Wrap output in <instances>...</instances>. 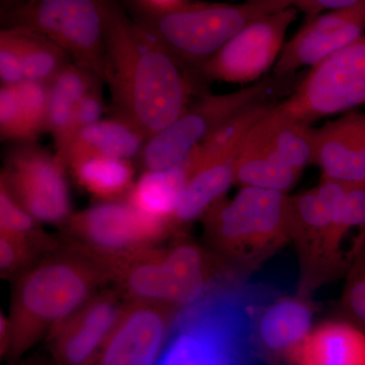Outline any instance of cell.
<instances>
[{
  "mask_svg": "<svg viewBox=\"0 0 365 365\" xmlns=\"http://www.w3.org/2000/svg\"><path fill=\"white\" fill-rule=\"evenodd\" d=\"M309 295L272 294L255 309L252 334L259 356L287 365L313 331Z\"/></svg>",
  "mask_w": 365,
  "mask_h": 365,
  "instance_id": "cell-16",
  "label": "cell"
},
{
  "mask_svg": "<svg viewBox=\"0 0 365 365\" xmlns=\"http://www.w3.org/2000/svg\"><path fill=\"white\" fill-rule=\"evenodd\" d=\"M71 168L81 187L104 200L129 193L134 185V169L129 160L93 157L79 160Z\"/></svg>",
  "mask_w": 365,
  "mask_h": 365,
  "instance_id": "cell-27",
  "label": "cell"
},
{
  "mask_svg": "<svg viewBox=\"0 0 365 365\" xmlns=\"http://www.w3.org/2000/svg\"><path fill=\"white\" fill-rule=\"evenodd\" d=\"M280 104L307 123L365 104V34L312 67L294 93Z\"/></svg>",
  "mask_w": 365,
  "mask_h": 365,
  "instance_id": "cell-10",
  "label": "cell"
},
{
  "mask_svg": "<svg viewBox=\"0 0 365 365\" xmlns=\"http://www.w3.org/2000/svg\"><path fill=\"white\" fill-rule=\"evenodd\" d=\"M101 81H96L91 90L86 93L85 97L81 98L78 104L76 105L73 115H72L71 127L67 133L66 143L62 146L61 150L57 151V153H61L81 131L100 121L103 110H104Z\"/></svg>",
  "mask_w": 365,
  "mask_h": 365,
  "instance_id": "cell-34",
  "label": "cell"
},
{
  "mask_svg": "<svg viewBox=\"0 0 365 365\" xmlns=\"http://www.w3.org/2000/svg\"><path fill=\"white\" fill-rule=\"evenodd\" d=\"M56 250L57 242L41 230L31 234L0 232V275L4 279L19 278Z\"/></svg>",
  "mask_w": 365,
  "mask_h": 365,
  "instance_id": "cell-29",
  "label": "cell"
},
{
  "mask_svg": "<svg viewBox=\"0 0 365 365\" xmlns=\"http://www.w3.org/2000/svg\"><path fill=\"white\" fill-rule=\"evenodd\" d=\"M71 244L98 252L153 247L173 227L144 215L128 201L105 202L69 216Z\"/></svg>",
  "mask_w": 365,
  "mask_h": 365,
  "instance_id": "cell-14",
  "label": "cell"
},
{
  "mask_svg": "<svg viewBox=\"0 0 365 365\" xmlns=\"http://www.w3.org/2000/svg\"><path fill=\"white\" fill-rule=\"evenodd\" d=\"M144 140L145 137L133 125L114 117L88 127L56 155L66 168L93 157L129 160L143 150Z\"/></svg>",
  "mask_w": 365,
  "mask_h": 365,
  "instance_id": "cell-22",
  "label": "cell"
},
{
  "mask_svg": "<svg viewBox=\"0 0 365 365\" xmlns=\"http://www.w3.org/2000/svg\"><path fill=\"white\" fill-rule=\"evenodd\" d=\"M40 228L38 222L0 180V232L31 234Z\"/></svg>",
  "mask_w": 365,
  "mask_h": 365,
  "instance_id": "cell-33",
  "label": "cell"
},
{
  "mask_svg": "<svg viewBox=\"0 0 365 365\" xmlns=\"http://www.w3.org/2000/svg\"><path fill=\"white\" fill-rule=\"evenodd\" d=\"M0 135L2 140H35L21 111L16 86H2L0 88Z\"/></svg>",
  "mask_w": 365,
  "mask_h": 365,
  "instance_id": "cell-32",
  "label": "cell"
},
{
  "mask_svg": "<svg viewBox=\"0 0 365 365\" xmlns=\"http://www.w3.org/2000/svg\"><path fill=\"white\" fill-rule=\"evenodd\" d=\"M73 246L97 262L108 281L116 285L126 300L165 302V249L153 246L98 252Z\"/></svg>",
  "mask_w": 365,
  "mask_h": 365,
  "instance_id": "cell-18",
  "label": "cell"
},
{
  "mask_svg": "<svg viewBox=\"0 0 365 365\" xmlns=\"http://www.w3.org/2000/svg\"><path fill=\"white\" fill-rule=\"evenodd\" d=\"M97 81L102 79L73 62L67 64L48 83L49 102L46 131L54 138L57 151L66 143L76 105Z\"/></svg>",
  "mask_w": 365,
  "mask_h": 365,
  "instance_id": "cell-25",
  "label": "cell"
},
{
  "mask_svg": "<svg viewBox=\"0 0 365 365\" xmlns=\"http://www.w3.org/2000/svg\"><path fill=\"white\" fill-rule=\"evenodd\" d=\"M187 179L188 172L184 162L170 170H146L134 182L126 201L144 215L169 222L173 227V215Z\"/></svg>",
  "mask_w": 365,
  "mask_h": 365,
  "instance_id": "cell-26",
  "label": "cell"
},
{
  "mask_svg": "<svg viewBox=\"0 0 365 365\" xmlns=\"http://www.w3.org/2000/svg\"><path fill=\"white\" fill-rule=\"evenodd\" d=\"M122 307L118 294L98 292L50 332L58 365H91L116 324Z\"/></svg>",
  "mask_w": 365,
  "mask_h": 365,
  "instance_id": "cell-17",
  "label": "cell"
},
{
  "mask_svg": "<svg viewBox=\"0 0 365 365\" xmlns=\"http://www.w3.org/2000/svg\"><path fill=\"white\" fill-rule=\"evenodd\" d=\"M108 282L97 262L73 245L46 256L14 285L7 354L28 351Z\"/></svg>",
  "mask_w": 365,
  "mask_h": 365,
  "instance_id": "cell-3",
  "label": "cell"
},
{
  "mask_svg": "<svg viewBox=\"0 0 365 365\" xmlns=\"http://www.w3.org/2000/svg\"><path fill=\"white\" fill-rule=\"evenodd\" d=\"M6 28L44 36L104 81L105 25L100 0H24L6 11Z\"/></svg>",
  "mask_w": 365,
  "mask_h": 365,
  "instance_id": "cell-7",
  "label": "cell"
},
{
  "mask_svg": "<svg viewBox=\"0 0 365 365\" xmlns=\"http://www.w3.org/2000/svg\"><path fill=\"white\" fill-rule=\"evenodd\" d=\"M0 79L2 86H18L25 81L18 46L7 28L0 32Z\"/></svg>",
  "mask_w": 365,
  "mask_h": 365,
  "instance_id": "cell-35",
  "label": "cell"
},
{
  "mask_svg": "<svg viewBox=\"0 0 365 365\" xmlns=\"http://www.w3.org/2000/svg\"><path fill=\"white\" fill-rule=\"evenodd\" d=\"M275 79L266 78L222 95H207L187 107L167 128L148 139L141 150L146 170L173 169L228 122L267 102Z\"/></svg>",
  "mask_w": 365,
  "mask_h": 365,
  "instance_id": "cell-9",
  "label": "cell"
},
{
  "mask_svg": "<svg viewBox=\"0 0 365 365\" xmlns=\"http://www.w3.org/2000/svg\"><path fill=\"white\" fill-rule=\"evenodd\" d=\"M203 216L215 256L242 279L290 242L292 206L287 192L242 187L234 198L222 199Z\"/></svg>",
  "mask_w": 365,
  "mask_h": 365,
  "instance_id": "cell-4",
  "label": "cell"
},
{
  "mask_svg": "<svg viewBox=\"0 0 365 365\" xmlns=\"http://www.w3.org/2000/svg\"><path fill=\"white\" fill-rule=\"evenodd\" d=\"M163 268L165 302L179 309L195 304L230 274L215 255L185 242L165 249Z\"/></svg>",
  "mask_w": 365,
  "mask_h": 365,
  "instance_id": "cell-20",
  "label": "cell"
},
{
  "mask_svg": "<svg viewBox=\"0 0 365 365\" xmlns=\"http://www.w3.org/2000/svg\"><path fill=\"white\" fill-rule=\"evenodd\" d=\"M297 18L294 7L255 21L201 66L206 78L230 83L257 81L277 61L287 29Z\"/></svg>",
  "mask_w": 365,
  "mask_h": 365,
  "instance_id": "cell-12",
  "label": "cell"
},
{
  "mask_svg": "<svg viewBox=\"0 0 365 365\" xmlns=\"http://www.w3.org/2000/svg\"><path fill=\"white\" fill-rule=\"evenodd\" d=\"M11 29L18 46L25 81L49 83L71 63L68 54L44 36L23 29Z\"/></svg>",
  "mask_w": 365,
  "mask_h": 365,
  "instance_id": "cell-28",
  "label": "cell"
},
{
  "mask_svg": "<svg viewBox=\"0 0 365 365\" xmlns=\"http://www.w3.org/2000/svg\"><path fill=\"white\" fill-rule=\"evenodd\" d=\"M4 1L7 4V11H9V9L20 4L24 0H4Z\"/></svg>",
  "mask_w": 365,
  "mask_h": 365,
  "instance_id": "cell-38",
  "label": "cell"
},
{
  "mask_svg": "<svg viewBox=\"0 0 365 365\" xmlns=\"http://www.w3.org/2000/svg\"><path fill=\"white\" fill-rule=\"evenodd\" d=\"M100 2L104 81L115 117L133 125L148 140L187 109L191 86L180 62L143 24L129 20L112 0Z\"/></svg>",
  "mask_w": 365,
  "mask_h": 365,
  "instance_id": "cell-1",
  "label": "cell"
},
{
  "mask_svg": "<svg viewBox=\"0 0 365 365\" xmlns=\"http://www.w3.org/2000/svg\"><path fill=\"white\" fill-rule=\"evenodd\" d=\"M143 1L150 7V11H165L179 6L180 4L186 2V0H143Z\"/></svg>",
  "mask_w": 365,
  "mask_h": 365,
  "instance_id": "cell-37",
  "label": "cell"
},
{
  "mask_svg": "<svg viewBox=\"0 0 365 365\" xmlns=\"http://www.w3.org/2000/svg\"><path fill=\"white\" fill-rule=\"evenodd\" d=\"M253 131L269 150L297 172L314 163V129L281 104L271 106L254 125Z\"/></svg>",
  "mask_w": 365,
  "mask_h": 365,
  "instance_id": "cell-23",
  "label": "cell"
},
{
  "mask_svg": "<svg viewBox=\"0 0 365 365\" xmlns=\"http://www.w3.org/2000/svg\"><path fill=\"white\" fill-rule=\"evenodd\" d=\"M284 9L273 0L237 4L184 2L169 11H150L141 24L178 61L202 66L246 26Z\"/></svg>",
  "mask_w": 365,
  "mask_h": 365,
  "instance_id": "cell-5",
  "label": "cell"
},
{
  "mask_svg": "<svg viewBox=\"0 0 365 365\" xmlns=\"http://www.w3.org/2000/svg\"><path fill=\"white\" fill-rule=\"evenodd\" d=\"M314 163L326 179L365 182V114L344 115L314 130Z\"/></svg>",
  "mask_w": 365,
  "mask_h": 365,
  "instance_id": "cell-19",
  "label": "cell"
},
{
  "mask_svg": "<svg viewBox=\"0 0 365 365\" xmlns=\"http://www.w3.org/2000/svg\"><path fill=\"white\" fill-rule=\"evenodd\" d=\"M346 271L342 306L348 319L365 329V237H361L351 254Z\"/></svg>",
  "mask_w": 365,
  "mask_h": 365,
  "instance_id": "cell-30",
  "label": "cell"
},
{
  "mask_svg": "<svg viewBox=\"0 0 365 365\" xmlns=\"http://www.w3.org/2000/svg\"><path fill=\"white\" fill-rule=\"evenodd\" d=\"M287 365H365V329L350 319L314 327Z\"/></svg>",
  "mask_w": 365,
  "mask_h": 365,
  "instance_id": "cell-21",
  "label": "cell"
},
{
  "mask_svg": "<svg viewBox=\"0 0 365 365\" xmlns=\"http://www.w3.org/2000/svg\"><path fill=\"white\" fill-rule=\"evenodd\" d=\"M16 90L29 130L36 139L41 132L46 131L49 102L48 83L24 81L16 86Z\"/></svg>",
  "mask_w": 365,
  "mask_h": 365,
  "instance_id": "cell-31",
  "label": "cell"
},
{
  "mask_svg": "<svg viewBox=\"0 0 365 365\" xmlns=\"http://www.w3.org/2000/svg\"><path fill=\"white\" fill-rule=\"evenodd\" d=\"M178 312L165 302L127 300L91 365H155Z\"/></svg>",
  "mask_w": 365,
  "mask_h": 365,
  "instance_id": "cell-13",
  "label": "cell"
},
{
  "mask_svg": "<svg viewBox=\"0 0 365 365\" xmlns=\"http://www.w3.org/2000/svg\"><path fill=\"white\" fill-rule=\"evenodd\" d=\"M66 169L56 155L24 146L9 155L0 180L38 222L59 223L71 216Z\"/></svg>",
  "mask_w": 365,
  "mask_h": 365,
  "instance_id": "cell-11",
  "label": "cell"
},
{
  "mask_svg": "<svg viewBox=\"0 0 365 365\" xmlns=\"http://www.w3.org/2000/svg\"><path fill=\"white\" fill-rule=\"evenodd\" d=\"M259 285L225 279L179 309L169 342L155 365H251L259 356L252 327Z\"/></svg>",
  "mask_w": 365,
  "mask_h": 365,
  "instance_id": "cell-2",
  "label": "cell"
},
{
  "mask_svg": "<svg viewBox=\"0 0 365 365\" xmlns=\"http://www.w3.org/2000/svg\"><path fill=\"white\" fill-rule=\"evenodd\" d=\"M299 174L269 150L254 133L252 127L237 158L235 168L237 184L242 187L287 192L294 186Z\"/></svg>",
  "mask_w": 365,
  "mask_h": 365,
  "instance_id": "cell-24",
  "label": "cell"
},
{
  "mask_svg": "<svg viewBox=\"0 0 365 365\" xmlns=\"http://www.w3.org/2000/svg\"><path fill=\"white\" fill-rule=\"evenodd\" d=\"M272 104L254 106L206 139L185 160L188 179L173 215V227L203 216L235 182V168L245 138Z\"/></svg>",
  "mask_w": 365,
  "mask_h": 365,
  "instance_id": "cell-8",
  "label": "cell"
},
{
  "mask_svg": "<svg viewBox=\"0 0 365 365\" xmlns=\"http://www.w3.org/2000/svg\"><path fill=\"white\" fill-rule=\"evenodd\" d=\"M365 34V0L354 6L319 14L283 46L275 67L276 78H285L302 67L316 66Z\"/></svg>",
  "mask_w": 365,
  "mask_h": 365,
  "instance_id": "cell-15",
  "label": "cell"
},
{
  "mask_svg": "<svg viewBox=\"0 0 365 365\" xmlns=\"http://www.w3.org/2000/svg\"><path fill=\"white\" fill-rule=\"evenodd\" d=\"M284 7L299 9L306 14L307 19H313L319 14L333 9L354 6L362 0H273Z\"/></svg>",
  "mask_w": 365,
  "mask_h": 365,
  "instance_id": "cell-36",
  "label": "cell"
},
{
  "mask_svg": "<svg viewBox=\"0 0 365 365\" xmlns=\"http://www.w3.org/2000/svg\"><path fill=\"white\" fill-rule=\"evenodd\" d=\"M340 185L323 178L314 188L290 196V242H294L299 258L300 294L309 295L346 272L351 260V255L342 250L351 230L338 215Z\"/></svg>",
  "mask_w": 365,
  "mask_h": 365,
  "instance_id": "cell-6",
  "label": "cell"
}]
</instances>
